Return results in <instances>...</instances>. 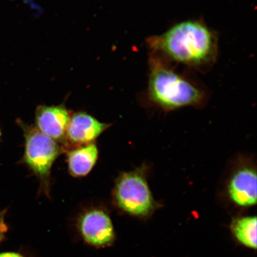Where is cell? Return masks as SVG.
I'll use <instances>...</instances> for the list:
<instances>
[{
  "mask_svg": "<svg viewBox=\"0 0 257 257\" xmlns=\"http://www.w3.org/2000/svg\"><path fill=\"white\" fill-rule=\"evenodd\" d=\"M25 137L24 163L40 183V194L50 197L51 169L54 162L64 152L59 143L45 136L34 125L19 121Z\"/></svg>",
  "mask_w": 257,
  "mask_h": 257,
  "instance_id": "obj_3",
  "label": "cell"
},
{
  "mask_svg": "<svg viewBox=\"0 0 257 257\" xmlns=\"http://www.w3.org/2000/svg\"><path fill=\"white\" fill-rule=\"evenodd\" d=\"M231 200L239 206L256 204V173L252 167H243L234 173L227 187Z\"/></svg>",
  "mask_w": 257,
  "mask_h": 257,
  "instance_id": "obj_8",
  "label": "cell"
},
{
  "mask_svg": "<svg viewBox=\"0 0 257 257\" xmlns=\"http://www.w3.org/2000/svg\"><path fill=\"white\" fill-rule=\"evenodd\" d=\"M67 162L70 175L74 178L87 176L98 159L99 151L95 143L67 151Z\"/></svg>",
  "mask_w": 257,
  "mask_h": 257,
  "instance_id": "obj_9",
  "label": "cell"
},
{
  "mask_svg": "<svg viewBox=\"0 0 257 257\" xmlns=\"http://www.w3.org/2000/svg\"><path fill=\"white\" fill-rule=\"evenodd\" d=\"M0 136H1V133H0Z\"/></svg>",
  "mask_w": 257,
  "mask_h": 257,
  "instance_id": "obj_13",
  "label": "cell"
},
{
  "mask_svg": "<svg viewBox=\"0 0 257 257\" xmlns=\"http://www.w3.org/2000/svg\"><path fill=\"white\" fill-rule=\"evenodd\" d=\"M0 257H29L24 252L19 251H4L0 252Z\"/></svg>",
  "mask_w": 257,
  "mask_h": 257,
  "instance_id": "obj_12",
  "label": "cell"
},
{
  "mask_svg": "<svg viewBox=\"0 0 257 257\" xmlns=\"http://www.w3.org/2000/svg\"><path fill=\"white\" fill-rule=\"evenodd\" d=\"M148 99L165 110L204 105L208 94L204 86L176 70L173 64L149 52Z\"/></svg>",
  "mask_w": 257,
  "mask_h": 257,
  "instance_id": "obj_2",
  "label": "cell"
},
{
  "mask_svg": "<svg viewBox=\"0 0 257 257\" xmlns=\"http://www.w3.org/2000/svg\"><path fill=\"white\" fill-rule=\"evenodd\" d=\"M6 214V210L0 211V243L4 242L9 231L8 225L5 221Z\"/></svg>",
  "mask_w": 257,
  "mask_h": 257,
  "instance_id": "obj_11",
  "label": "cell"
},
{
  "mask_svg": "<svg viewBox=\"0 0 257 257\" xmlns=\"http://www.w3.org/2000/svg\"><path fill=\"white\" fill-rule=\"evenodd\" d=\"M75 228L83 242L93 248H108L115 239L110 214L107 208L101 205L83 208L76 217Z\"/></svg>",
  "mask_w": 257,
  "mask_h": 257,
  "instance_id": "obj_5",
  "label": "cell"
},
{
  "mask_svg": "<svg viewBox=\"0 0 257 257\" xmlns=\"http://www.w3.org/2000/svg\"><path fill=\"white\" fill-rule=\"evenodd\" d=\"M234 235L249 248H256V217H245L234 220L231 225Z\"/></svg>",
  "mask_w": 257,
  "mask_h": 257,
  "instance_id": "obj_10",
  "label": "cell"
},
{
  "mask_svg": "<svg viewBox=\"0 0 257 257\" xmlns=\"http://www.w3.org/2000/svg\"><path fill=\"white\" fill-rule=\"evenodd\" d=\"M108 123H102L87 112L79 111L70 115L67 126L64 152L80 146L94 143L97 138L110 127Z\"/></svg>",
  "mask_w": 257,
  "mask_h": 257,
  "instance_id": "obj_6",
  "label": "cell"
},
{
  "mask_svg": "<svg viewBox=\"0 0 257 257\" xmlns=\"http://www.w3.org/2000/svg\"><path fill=\"white\" fill-rule=\"evenodd\" d=\"M70 115L63 104L40 105L35 111L34 126L42 134L56 141L63 147Z\"/></svg>",
  "mask_w": 257,
  "mask_h": 257,
  "instance_id": "obj_7",
  "label": "cell"
},
{
  "mask_svg": "<svg viewBox=\"0 0 257 257\" xmlns=\"http://www.w3.org/2000/svg\"><path fill=\"white\" fill-rule=\"evenodd\" d=\"M147 172V166L143 165L117 177L112 191L115 207L134 216H146L152 213L156 202L148 184Z\"/></svg>",
  "mask_w": 257,
  "mask_h": 257,
  "instance_id": "obj_4",
  "label": "cell"
},
{
  "mask_svg": "<svg viewBox=\"0 0 257 257\" xmlns=\"http://www.w3.org/2000/svg\"><path fill=\"white\" fill-rule=\"evenodd\" d=\"M147 44L149 52L199 72L209 71L218 57L217 34L200 19L173 25L163 34L148 38Z\"/></svg>",
  "mask_w": 257,
  "mask_h": 257,
  "instance_id": "obj_1",
  "label": "cell"
}]
</instances>
